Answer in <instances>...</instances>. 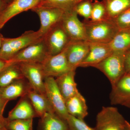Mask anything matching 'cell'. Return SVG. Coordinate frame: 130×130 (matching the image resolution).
<instances>
[{
  "mask_svg": "<svg viewBox=\"0 0 130 130\" xmlns=\"http://www.w3.org/2000/svg\"><path fill=\"white\" fill-rule=\"evenodd\" d=\"M38 130H69L66 120L54 112H47L40 118Z\"/></svg>",
  "mask_w": 130,
  "mask_h": 130,
  "instance_id": "cell-20",
  "label": "cell"
},
{
  "mask_svg": "<svg viewBox=\"0 0 130 130\" xmlns=\"http://www.w3.org/2000/svg\"><path fill=\"white\" fill-rule=\"evenodd\" d=\"M125 74H130V48L125 52Z\"/></svg>",
  "mask_w": 130,
  "mask_h": 130,
  "instance_id": "cell-31",
  "label": "cell"
},
{
  "mask_svg": "<svg viewBox=\"0 0 130 130\" xmlns=\"http://www.w3.org/2000/svg\"><path fill=\"white\" fill-rule=\"evenodd\" d=\"M109 99L112 105H121L130 108V74H125L112 86Z\"/></svg>",
  "mask_w": 130,
  "mask_h": 130,
  "instance_id": "cell-12",
  "label": "cell"
},
{
  "mask_svg": "<svg viewBox=\"0 0 130 130\" xmlns=\"http://www.w3.org/2000/svg\"><path fill=\"white\" fill-rule=\"evenodd\" d=\"M65 103L69 115L83 120L88 115L86 100L79 92L67 100Z\"/></svg>",
  "mask_w": 130,
  "mask_h": 130,
  "instance_id": "cell-18",
  "label": "cell"
},
{
  "mask_svg": "<svg viewBox=\"0 0 130 130\" xmlns=\"http://www.w3.org/2000/svg\"><path fill=\"white\" fill-rule=\"evenodd\" d=\"M4 1H5V2L7 4H8V3H10V2H11L12 1H13V0H3Z\"/></svg>",
  "mask_w": 130,
  "mask_h": 130,
  "instance_id": "cell-38",
  "label": "cell"
},
{
  "mask_svg": "<svg viewBox=\"0 0 130 130\" xmlns=\"http://www.w3.org/2000/svg\"><path fill=\"white\" fill-rule=\"evenodd\" d=\"M27 96L38 117L41 118L46 113H55L45 94L38 93L31 89Z\"/></svg>",
  "mask_w": 130,
  "mask_h": 130,
  "instance_id": "cell-21",
  "label": "cell"
},
{
  "mask_svg": "<svg viewBox=\"0 0 130 130\" xmlns=\"http://www.w3.org/2000/svg\"><path fill=\"white\" fill-rule=\"evenodd\" d=\"M1 130H9V129H7L6 128H3V129H1Z\"/></svg>",
  "mask_w": 130,
  "mask_h": 130,
  "instance_id": "cell-40",
  "label": "cell"
},
{
  "mask_svg": "<svg viewBox=\"0 0 130 130\" xmlns=\"http://www.w3.org/2000/svg\"><path fill=\"white\" fill-rule=\"evenodd\" d=\"M69 130H95L89 126L83 120L76 118L69 115L66 120Z\"/></svg>",
  "mask_w": 130,
  "mask_h": 130,
  "instance_id": "cell-28",
  "label": "cell"
},
{
  "mask_svg": "<svg viewBox=\"0 0 130 130\" xmlns=\"http://www.w3.org/2000/svg\"><path fill=\"white\" fill-rule=\"evenodd\" d=\"M6 65V61L0 59V72L5 67Z\"/></svg>",
  "mask_w": 130,
  "mask_h": 130,
  "instance_id": "cell-35",
  "label": "cell"
},
{
  "mask_svg": "<svg viewBox=\"0 0 130 130\" xmlns=\"http://www.w3.org/2000/svg\"><path fill=\"white\" fill-rule=\"evenodd\" d=\"M42 0H13L7 4L0 18V30L14 16L40 5Z\"/></svg>",
  "mask_w": 130,
  "mask_h": 130,
  "instance_id": "cell-14",
  "label": "cell"
},
{
  "mask_svg": "<svg viewBox=\"0 0 130 130\" xmlns=\"http://www.w3.org/2000/svg\"><path fill=\"white\" fill-rule=\"evenodd\" d=\"M39 16L41 25L38 31L42 37L61 21L65 12L57 8L39 5L31 9Z\"/></svg>",
  "mask_w": 130,
  "mask_h": 130,
  "instance_id": "cell-6",
  "label": "cell"
},
{
  "mask_svg": "<svg viewBox=\"0 0 130 130\" xmlns=\"http://www.w3.org/2000/svg\"><path fill=\"white\" fill-rule=\"evenodd\" d=\"M9 120L7 118H5L3 116H0V130L5 128H6Z\"/></svg>",
  "mask_w": 130,
  "mask_h": 130,
  "instance_id": "cell-33",
  "label": "cell"
},
{
  "mask_svg": "<svg viewBox=\"0 0 130 130\" xmlns=\"http://www.w3.org/2000/svg\"><path fill=\"white\" fill-rule=\"evenodd\" d=\"M109 44L113 51L128 50L130 48V28L119 30Z\"/></svg>",
  "mask_w": 130,
  "mask_h": 130,
  "instance_id": "cell-24",
  "label": "cell"
},
{
  "mask_svg": "<svg viewBox=\"0 0 130 130\" xmlns=\"http://www.w3.org/2000/svg\"><path fill=\"white\" fill-rule=\"evenodd\" d=\"M31 87L25 78L16 80L2 88L1 95L10 101L27 95Z\"/></svg>",
  "mask_w": 130,
  "mask_h": 130,
  "instance_id": "cell-19",
  "label": "cell"
},
{
  "mask_svg": "<svg viewBox=\"0 0 130 130\" xmlns=\"http://www.w3.org/2000/svg\"><path fill=\"white\" fill-rule=\"evenodd\" d=\"M125 52L113 51L106 59L93 67L105 74L112 86L114 85L125 74Z\"/></svg>",
  "mask_w": 130,
  "mask_h": 130,
  "instance_id": "cell-2",
  "label": "cell"
},
{
  "mask_svg": "<svg viewBox=\"0 0 130 130\" xmlns=\"http://www.w3.org/2000/svg\"><path fill=\"white\" fill-rule=\"evenodd\" d=\"M123 130H130V123L128 121H126L125 125Z\"/></svg>",
  "mask_w": 130,
  "mask_h": 130,
  "instance_id": "cell-36",
  "label": "cell"
},
{
  "mask_svg": "<svg viewBox=\"0 0 130 130\" xmlns=\"http://www.w3.org/2000/svg\"><path fill=\"white\" fill-rule=\"evenodd\" d=\"M113 20L119 30L130 28V8Z\"/></svg>",
  "mask_w": 130,
  "mask_h": 130,
  "instance_id": "cell-30",
  "label": "cell"
},
{
  "mask_svg": "<svg viewBox=\"0 0 130 130\" xmlns=\"http://www.w3.org/2000/svg\"><path fill=\"white\" fill-rule=\"evenodd\" d=\"M49 55L46 44L43 37L19 51L6 65L22 62L41 63Z\"/></svg>",
  "mask_w": 130,
  "mask_h": 130,
  "instance_id": "cell-4",
  "label": "cell"
},
{
  "mask_svg": "<svg viewBox=\"0 0 130 130\" xmlns=\"http://www.w3.org/2000/svg\"><path fill=\"white\" fill-rule=\"evenodd\" d=\"M126 120L117 108L103 107L96 118L95 130H123Z\"/></svg>",
  "mask_w": 130,
  "mask_h": 130,
  "instance_id": "cell-5",
  "label": "cell"
},
{
  "mask_svg": "<svg viewBox=\"0 0 130 130\" xmlns=\"http://www.w3.org/2000/svg\"><path fill=\"white\" fill-rule=\"evenodd\" d=\"M44 1V0H42V1Z\"/></svg>",
  "mask_w": 130,
  "mask_h": 130,
  "instance_id": "cell-41",
  "label": "cell"
},
{
  "mask_svg": "<svg viewBox=\"0 0 130 130\" xmlns=\"http://www.w3.org/2000/svg\"><path fill=\"white\" fill-rule=\"evenodd\" d=\"M85 28L86 41L109 43L113 40L119 29L113 19L83 22Z\"/></svg>",
  "mask_w": 130,
  "mask_h": 130,
  "instance_id": "cell-1",
  "label": "cell"
},
{
  "mask_svg": "<svg viewBox=\"0 0 130 130\" xmlns=\"http://www.w3.org/2000/svg\"><path fill=\"white\" fill-rule=\"evenodd\" d=\"M41 64L45 77H58L72 70L68 62L66 48L56 55H49Z\"/></svg>",
  "mask_w": 130,
  "mask_h": 130,
  "instance_id": "cell-10",
  "label": "cell"
},
{
  "mask_svg": "<svg viewBox=\"0 0 130 130\" xmlns=\"http://www.w3.org/2000/svg\"><path fill=\"white\" fill-rule=\"evenodd\" d=\"M44 82L45 94L54 111L61 118L66 120L69 114L65 100L58 89L55 79L53 77H46Z\"/></svg>",
  "mask_w": 130,
  "mask_h": 130,
  "instance_id": "cell-8",
  "label": "cell"
},
{
  "mask_svg": "<svg viewBox=\"0 0 130 130\" xmlns=\"http://www.w3.org/2000/svg\"><path fill=\"white\" fill-rule=\"evenodd\" d=\"M42 37L38 31H28L15 38L4 37L0 49V59L7 62L23 49Z\"/></svg>",
  "mask_w": 130,
  "mask_h": 130,
  "instance_id": "cell-3",
  "label": "cell"
},
{
  "mask_svg": "<svg viewBox=\"0 0 130 130\" xmlns=\"http://www.w3.org/2000/svg\"><path fill=\"white\" fill-rule=\"evenodd\" d=\"M38 117L28 96L21 97L17 105L9 111L7 117L9 121L28 119Z\"/></svg>",
  "mask_w": 130,
  "mask_h": 130,
  "instance_id": "cell-16",
  "label": "cell"
},
{
  "mask_svg": "<svg viewBox=\"0 0 130 130\" xmlns=\"http://www.w3.org/2000/svg\"><path fill=\"white\" fill-rule=\"evenodd\" d=\"M25 78L31 88L38 93L45 94L44 75L41 63L22 62L18 63Z\"/></svg>",
  "mask_w": 130,
  "mask_h": 130,
  "instance_id": "cell-9",
  "label": "cell"
},
{
  "mask_svg": "<svg viewBox=\"0 0 130 130\" xmlns=\"http://www.w3.org/2000/svg\"><path fill=\"white\" fill-rule=\"evenodd\" d=\"M103 2L95 0L92 3L90 21H100L109 19Z\"/></svg>",
  "mask_w": 130,
  "mask_h": 130,
  "instance_id": "cell-26",
  "label": "cell"
},
{
  "mask_svg": "<svg viewBox=\"0 0 130 130\" xmlns=\"http://www.w3.org/2000/svg\"><path fill=\"white\" fill-rule=\"evenodd\" d=\"M109 19H114L130 8V0H102Z\"/></svg>",
  "mask_w": 130,
  "mask_h": 130,
  "instance_id": "cell-23",
  "label": "cell"
},
{
  "mask_svg": "<svg viewBox=\"0 0 130 130\" xmlns=\"http://www.w3.org/2000/svg\"><path fill=\"white\" fill-rule=\"evenodd\" d=\"M33 119L9 121L6 128L9 130H32Z\"/></svg>",
  "mask_w": 130,
  "mask_h": 130,
  "instance_id": "cell-27",
  "label": "cell"
},
{
  "mask_svg": "<svg viewBox=\"0 0 130 130\" xmlns=\"http://www.w3.org/2000/svg\"><path fill=\"white\" fill-rule=\"evenodd\" d=\"M9 102L8 100L3 97L1 95H0V116L3 115L5 108Z\"/></svg>",
  "mask_w": 130,
  "mask_h": 130,
  "instance_id": "cell-32",
  "label": "cell"
},
{
  "mask_svg": "<svg viewBox=\"0 0 130 130\" xmlns=\"http://www.w3.org/2000/svg\"><path fill=\"white\" fill-rule=\"evenodd\" d=\"M93 2L90 1H84L78 4L75 8L77 14L83 17L85 20H89L90 19Z\"/></svg>",
  "mask_w": 130,
  "mask_h": 130,
  "instance_id": "cell-29",
  "label": "cell"
},
{
  "mask_svg": "<svg viewBox=\"0 0 130 130\" xmlns=\"http://www.w3.org/2000/svg\"><path fill=\"white\" fill-rule=\"evenodd\" d=\"M7 4L3 0H0V18L6 7Z\"/></svg>",
  "mask_w": 130,
  "mask_h": 130,
  "instance_id": "cell-34",
  "label": "cell"
},
{
  "mask_svg": "<svg viewBox=\"0 0 130 130\" xmlns=\"http://www.w3.org/2000/svg\"><path fill=\"white\" fill-rule=\"evenodd\" d=\"M76 10L65 12L60 23L72 41H86L85 28Z\"/></svg>",
  "mask_w": 130,
  "mask_h": 130,
  "instance_id": "cell-11",
  "label": "cell"
},
{
  "mask_svg": "<svg viewBox=\"0 0 130 130\" xmlns=\"http://www.w3.org/2000/svg\"><path fill=\"white\" fill-rule=\"evenodd\" d=\"M88 42L86 41H71L66 48V55L69 66L76 71L89 52Z\"/></svg>",
  "mask_w": 130,
  "mask_h": 130,
  "instance_id": "cell-15",
  "label": "cell"
},
{
  "mask_svg": "<svg viewBox=\"0 0 130 130\" xmlns=\"http://www.w3.org/2000/svg\"><path fill=\"white\" fill-rule=\"evenodd\" d=\"M2 92V88H0V95H1Z\"/></svg>",
  "mask_w": 130,
  "mask_h": 130,
  "instance_id": "cell-39",
  "label": "cell"
},
{
  "mask_svg": "<svg viewBox=\"0 0 130 130\" xmlns=\"http://www.w3.org/2000/svg\"><path fill=\"white\" fill-rule=\"evenodd\" d=\"M43 38L50 55H56L61 53L71 41L60 22L50 29Z\"/></svg>",
  "mask_w": 130,
  "mask_h": 130,
  "instance_id": "cell-7",
  "label": "cell"
},
{
  "mask_svg": "<svg viewBox=\"0 0 130 130\" xmlns=\"http://www.w3.org/2000/svg\"><path fill=\"white\" fill-rule=\"evenodd\" d=\"M85 1L93 2L95 0H44L39 5L57 8L68 12L75 10L78 4Z\"/></svg>",
  "mask_w": 130,
  "mask_h": 130,
  "instance_id": "cell-25",
  "label": "cell"
},
{
  "mask_svg": "<svg viewBox=\"0 0 130 130\" xmlns=\"http://www.w3.org/2000/svg\"><path fill=\"white\" fill-rule=\"evenodd\" d=\"M88 42V53L79 67H93L109 56L113 51L109 43Z\"/></svg>",
  "mask_w": 130,
  "mask_h": 130,
  "instance_id": "cell-13",
  "label": "cell"
},
{
  "mask_svg": "<svg viewBox=\"0 0 130 130\" xmlns=\"http://www.w3.org/2000/svg\"><path fill=\"white\" fill-rule=\"evenodd\" d=\"M75 74L76 71L71 70L55 79L58 89L65 101L79 92L74 79Z\"/></svg>",
  "mask_w": 130,
  "mask_h": 130,
  "instance_id": "cell-17",
  "label": "cell"
},
{
  "mask_svg": "<svg viewBox=\"0 0 130 130\" xmlns=\"http://www.w3.org/2000/svg\"><path fill=\"white\" fill-rule=\"evenodd\" d=\"M4 37L1 33H0V49L1 48L2 46L3 41V38Z\"/></svg>",
  "mask_w": 130,
  "mask_h": 130,
  "instance_id": "cell-37",
  "label": "cell"
},
{
  "mask_svg": "<svg viewBox=\"0 0 130 130\" xmlns=\"http://www.w3.org/2000/svg\"><path fill=\"white\" fill-rule=\"evenodd\" d=\"M25 78L18 63L6 65L0 72V88H4L14 81Z\"/></svg>",
  "mask_w": 130,
  "mask_h": 130,
  "instance_id": "cell-22",
  "label": "cell"
}]
</instances>
